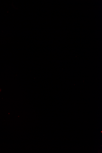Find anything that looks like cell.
<instances>
[{"label": "cell", "mask_w": 102, "mask_h": 153, "mask_svg": "<svg viewBox=\"0 0 102 153\" xmlns=\"http://www.w3.org/2000/svg\"><path fill=\"white\" fill-rule=\"evenodd\" d=\"M1 89H0V92H1Z\"/></svg>", "instance_id": "obj_1"}]
</instances>
